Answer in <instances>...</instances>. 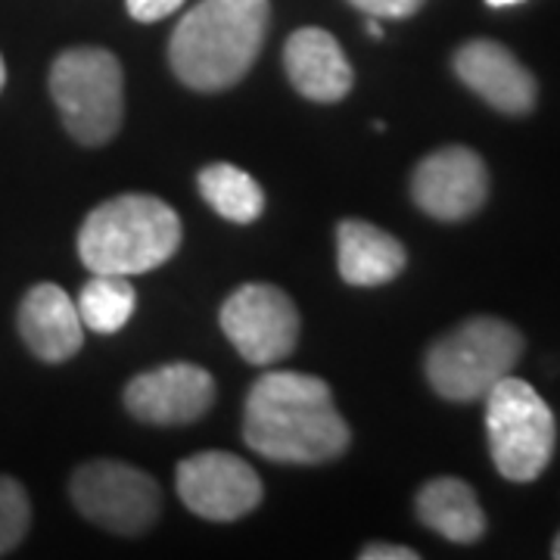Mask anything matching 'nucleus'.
<instances>
[{
	"mask_svg": "<svg viewBox=\"0 0 560 560\" xmlns=\"http://www.w3.org/2000/svg\"><path fill=\"white\" fill-rule=\"evenodd\" d=\"M361 560H418V551L405 545H368L361 551Z\"/></svg>",
	"mask_w": 560,
	"mask_h": 560,
	"instance_id": "22",
	"label": "nucleus"
},
{
	"mask_svg": "<svg viewBox=\"0 0 560 560\" xmlns=\"http://www.w3.org/2000/svg\"><path fill=\"white\" fill-rule=\"evenodd\" d=\"M411 197L436 221H464L480 212L489 197V172L470 147H442L418 162Z\"/></svg>",
	"mask_w": 560,
	"mask_h": 560,
	"instance_id": "10",
	"label": "nucleus"
},
{
	"mask_svg": "<svg viewBox=\"0 0 560 560\" xmlns=\"http://www.w3.org/2000/svg\"><path fill=\"white\" fill-rule=\"evenodd\" d=\"M128 3V13L131 20L138 22H160L172 13H178L184 0H125Z\"/></svg>",
	"mask_w": 560,
	"mask_h": 560,
	"instance_id": "21",
	"label": "nucleus"
},
{
	"mask_svg": "<svg viewBox=\"0 0 560 560\" xmlns=\"http://www.w3.org/2000/svg\"><path fill=\"white\" fill-rule=\"evenodd\" d=\"M368 32H371V35H374V38H377V35H383V32H381V25H377V22H371V25H368Z\"/></svg>",
	"mask_w": 560,
	"mask_h": 560,
	"instance_id": "25",
	"label": "nucleus"
},
{
	"mask_svg": "<svg viewBox=\"0 0 560 560\" xmlns=\"http://www.w3.org/2000/svg\"><path fill=\"white\" fill-rule=\"evenodd\" d=\"M221 330L249 364H278L300 342V312L275 283H243L221 305Z\"/></svg>",
	"mask_w": 560,
	"mask_h": 560,
	"instance_id": "8",
	"label": "nucleus"
},
{
	"mask_svg": "<svg viewBox=\"0 0 560 560\" xmlns=\"http://www.w3.org/2000/svg\"><path fill=\"white\" fill-rule=\"evenodd\" d=\"M452 66L455 75L499 113L526 116L536 106L539 84L533 72L499 40L477 38L460 44Z\"/></svg>",
	"mask_w": 560,
	"mask_h": 560,
	"instance_id": "12",
	"label": "nucleus"
},
{
	"mask_svg": "<svg viewBox=\"0 0 560 560\" xmlns=\"http://www.w3.org/2000/svg\"><path fill=\"white\" fill-rule=\"evenodd\" d=\"M32 504L22 489V482L0 474V558L10 555L28 533Z\"/></svg>",
	"mask_w": 560,
	"mask_h": 560,
	"instance_id": "19",
	"label": "nucleus"
},
{
	"mask_svg": "<svg viewBox=\"0 0 560 560\" xmlns=\"http://www.w3.org/2000/svg\"><path fill=\"white\" fill-rule=\"evenodd\" d=\"M283 69L302 97L315 103H340L355 81L340 40L324 28L293 32L283 44Z\"/></svg>",
	"mask_w": 560,
	"mask_h": 560,
	"instance_id": "14",
	"label": "nucleus"
},
{
	"mask_svg": "<svg viewBox=\"0 0 560 560\" xmlns=\"http://www.w3.org/2000/svg\"><path fill=\"white\" fill-rule=\"evenodd\" d=\"M178 212L150 194H121L101 202L79 231V256L94 275H147L178 253Z\"/></svg>",
	"mask_w": 560,
	"mask_h": 560,
	"instance_id": "3",
	"label": "nucleus"
},
{
	"mask_svg": "<svg viewBox=\"0 0 560 560\" xmlns=\"http://www.w3.org/2000/svg\"><path fill=\"white\" fill-rule=\"evenodd\" d=\"M16 327L25 349L47 364L69 361L84 342L79 305L57 283H38L22 296Z\"/></svg>",
	"mask_w": 560,
	"mask_h": 560,
	"instance_id": "13",
	"label": "nucleus"
},
{
	"mask_svg": "<svg viewBox=\"0 0 560 560\" xmlns=\"http://www.w3.org/2000/svg\"><path fill=\"white\" fill-rule=\"evenodd\" d=\"M72 501L81 514L116 536L147 533L162 508L160 482L125 460H91L72 474Z\"/></svg>",
	"mask_w": 560,
	"mask_h": 560,
	"instance_id": "7",
	"label": "nucleus"
},
{
	"mask_svg": "<svg viewBox=\"0 0 560 560\" xmlns=\"http://www.w3.org/2000/svg\"><path fill=\"white\" fill-rule=\"evenodd\" d=\"M551 558L560 560V536H558V539H555V548H551Z\"/></svg>",
	"mask_w": 560,
	"mask_h": 560,
	"instance_id": "26",
	"label": "nucleus"
},
{
	"mask_svg": "<svg viewBox=\"0 0 560 560\" xmlns=\"http://www.w3.org/2000/svg\"><path fill=\"white\" fill-rule=\"evenodd\" d=\"M486 433L499 474L514 482L541 477L558 442L551 408L529 383L511 374L486 393Z\"/></svg>",
	"mask_w": 560,
	"mask_h": 560,
	"instance_id": "6",
	"label": "nucleus"
},
{
	"mask_svg": "<svg viewBox=\"0 0 560 560\" xmlns=\"http://www.w3.org/2000/svg\"><path fill=\"white\" fill-rule=\"evenodd\" d=\"M212 405H215V381L206 368L190 361H172L153 371H143L125 386L128 415L156 427L194 423Z\"/></svg>",
	"mask_w": 560,
	"mask_h": 560,
	"instance_id": "11",
	"label": "nucleus"
},
{
	"mask_svg": "<svg viewBox=\"0 0 560 560\" xmlns=\"http://www.w3.org/2000/svg\"><path fill=\"white\" fill-rule=\"evenodd\" d=\"M200 194L221 219L253 224L265 212V190L249 172L231 162H215L200 172Z\"/></svg>",
	"mask_w": 560,
	"mask_h": 560,
	"instance_id": "17",
	"label": "nucleus"
},
{
	"mask_svg": "<svg viewBox=\"0 0 560 560\" xmlns=\"http://www.w3.org/2000/svg\"><path fill=\"white\" fill-rule=\"evenodd\" d=\"M489 7H514V3H521V0H486Z\"/></svg>",
	"mask_w": 560,
	"mask_h": 560,
	"instance_id": "23",
	"label": "nucleus"
},
{
	"mask_svg": "<svg viewBox=\"0 0 560 560\" xmlns=\"http://www.w3.org/2000/svg\"><path fill=\"white\" fill-rule=\"evenodd\" d=\"M180 501L206 521L231 523L261 504L259 474L231 452H200L175 470Z\"/></svg>",
	"mask_w": 560,
	"mask_h": 560,
	"instance_id": "9",
	"label": "nucleus"
},
{
	"mask_svg": "<svg viewBox=\"0 0 560 560\" xmlns=\"http://www.w3.org/2000/svg\"><path fill=\"white\" fill-rule=\"evenodd\" d=\"M79 305L81 324L94 334H116L121 330L135 308H138V293L131 287V280L121 275H94L81 287Z\"/></svg>",
	"mask_w": 560,
	"mask_h": 560,
	"instance_id": "18",
	"label": "nucleus"
},
{
	"mask_svg": "<svg viewBox=\"0 0 560 560\" xmlns=\"http://www.w3.org/2000/svg\"><path fill=\"white\" fill-rule=\"evenodd\" d=\"M50 97L62 125L84 147H103L125 119V72L103 47H69L50 66Z\"/></svg>",
	"mask_w": 560,
	"mask_h": 560,
	"instance_id": "5",
	"label": "nucleus"
},
{
	"mask_svg": "<svg viewBox=\"0 0 560 560\" xmlns=\"http://www.w3.org/2000/svg\"><path fill=\"white\" fill-rule=\"evenodd\" d=\"M418 517L423 526L440 533L442 539L458 541V545H470L482 539L486 533V514L477 501V492L455 477L430 480L420 489Z\"/></svg>",
	"mask_w": 560,
	"mask_h": 560,
	"instance_id": "16",
	"label": "nucleus"
},
{
	"mask_svg": "<svg viewBox=\"0 0 560 560\" xmlns=\"http://www.w3.org/2000/svg\"><path fill=\"white\" fill-rule=\"evenodd\" d=\"M243 440L275 464H327L349 448V423L315 374L271 371L249 386Z\"/></svg>",
	"mask_w": 560,
	"mask_h": 560,
	"instance_id": "1",
	"label": "nucleus"
},
{
	"mask_svg": "<svg viewBox=\"0 0 560 560\" xmlns=\"http://www.w3.org/2000/svg\"><path fill=\"white\" fill-rule=\"evenodd\" d=\"M523 355V337L501 318H467L430 346L427 381L448 401H477L504 381Z\"/></svg>",
	"mask_w": 560,
	"mask_h": 560,
	"instance_id": "4",
	"label": "nucleus"
},
{
	"mask_svg": "<svg viewBox=\"0 0 560 560\" xmlns=\"http://www.w3.org/2000/svg\"><path fill=\"white\" fill-rule=\"evenodd\" d=\"M3 84H7V66H3V57H0V91H3Z\"/></svg>",
	"mask_w": 560,
	"mask_h": 560,
	"instance_id": "24",
	"label": "nucleus"
},
{
	"mask_svg": "<svg viewBox=\"0 0 560 560\" xmlns=\"http://www.w3.org/2000/svg\"><path fill=\"white\" fill-rule=\"evenodd\" d=\"M349 3L374 20H408L423 7V0H349Z\"/></svg>",
	"mask_w": 560,
	"mask_h": 560,
	"instance_id": "20",
	"label": "nucleus"
},
{
	"mask_svg": "<svg viewBox=\"0 0 560 560\" xmlns=\"http://www.w3.org/2000/svg\"><path fill=\"white\" fill-rule=\"evenodd\" d=\"M268 22V0H200L172 32V72L194 91L234 88L259 60Z\"/></svg>",
	"mask_w": 560,
	"mask_h": 560,
	"instance_id": "2",
	"label": "nucleus"
},
{
	"mask_svg": "<svg viewBox=\"0 0 560 560\" xmlns=\"http://www.w3.org/2000/svg\"><path fill=\"white\" fill-rule=\"evenodd\" d=\"M340 275L352 287H381L405 271V246L383 228L361 219H346L337 228Z\"/></svg>",
	"mask_w": 560,
	"mask_h": 560,
	"instance_id": "15",
	"label": "nucleus"
}]
</instances>
